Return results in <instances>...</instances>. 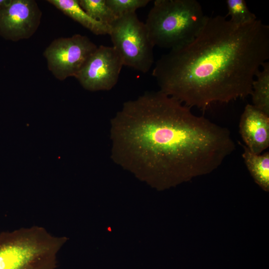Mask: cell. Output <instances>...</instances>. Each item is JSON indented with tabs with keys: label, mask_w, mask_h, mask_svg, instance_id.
I'll return each mask as SVG.
<instances>
[{
	"label": "cell",
	"mask_w": 269,
	"mask_h": 269,
	"mask_svg": "<svg viewBox=\"0 0 269 269\" xmlns=\"http://www.w3.org/2000/svg\"><path fill=\"white\" fill-rule=\"evenodd\" d=\"M160 91L125 102L111 119L115 163L158 185L219 166L235 149L230 132Z\"/></svg>",
	"instance_id": "6da1fadb"
},
{
	"label": "cell",
	"mask_w": 269,
	"mask_h": 269,
	"mask_svg": "<svg viewBox=\"0 0 269 269\" xmlns=\"http://www.w3.org/2000/svg\"><path fill=\"white\" fill-rule=\"evenodd\" d=\"M269 58V26L261 20L238 25L220 15L207 16L190 42L171 49L152 72L159 91L203 111L215 103L251 95Z\"/></svg>",
	"instance_id": "7a4b0ae2"
},
{
	"label": "cell",
	"mask_w": 269,
	"mask_h": 269,
	"mask_svg": "<svg viewBox=\"0 0 269 269\" xmlns=\"http://www.w3.org/2000/svg\"><path fill=\"white\" fill-rule=\"evenodd\" d=\"M207 16L196 0H155L144 23L153 46L171 50L192 41Z\"/></svg>",
	"instance_id": "3957f363"
},
{
	"label": "cell",
	"mask_w": 269,
	"mask_h": 269,
	"mask_svg": "<svg viewBox=\"0 0 269 269\" xmlns=\"http://www.w3.org/2000/svg\"><path fill=\"white\" fill-rule=\"evenodd\" d=\"M67 238L33 226L0 234V269H56Z\"/></svg>",
	"instance_id": "277c9868"
},
{
	"label": "cell",
	"mask_w": 269,
	"mask_h": 269,
	"mask_svg": "<svg viewBox=\"0 0 269 269\" xmlns=\"http://www.w3.org/2000/svg\"><path fill=\"white\" fill-rule=\"evenodd\" d=\"M109 35L124 66L143 73L149 71L154 63V46L136 12L118 17L110 25Z\"/></svg>",
	"instance_id": "5b68a950"
},
{
	"label": "cell",
	"mask_w": 269,
	"mask_h": 269,
	"mask_svg": "<svg viewBox=\"0 0 269 269\" xmlns=\"http://www.w3.org/2000/svg\"><path fill=\"white\" fill-rule=\"evenodd\" d=\"M98 46L87 36L79 34L54 39L43 55L49 70L62 81L75 77Z\"/></svg>",
	"instance_id": "8992f818"
},
{
	"label": "cell",
	"mask_w": 269,
	"mask_h": 269,
	"mask_svg": "<svg viewBox=\"0 0 269 269\" xmlns=\"http://www.w3.org/2000/svg\"><path fill=\"white\" fill-rule=\"evenodd\" d=\"M123 66L121 57L113 46L100 45L75 78L87 90L108 91L117 84Z\"/></svg>",
	"instance_id": "52a82bcc"
},
{
	"label": "cell",
	"mask_w": 269,
	"mask_h": 269,
	"mask_svg": "<svg viewBox=\"0 0 269 269\" xmlns=\"http://www.w3.org/2000/svg\"><path fill=\"white\" fill-rule=\"evenodd\" d=\"M42 12L34 0H10L0 10V35L12 41L30 38L40 23Z\"/></svg>",
	"instance_id": "ba28073f"
},
{
	"label": "cell",
	"mask_w": 269,
	"mask_h": 269,
	"mask_svg": "<svg viewBox=\"0 0 269 269\" xmlns=\"http://www.w3.org/2000/svg\"><path fill=\"white\" fill-rule=\"evenodd\" d=\"M239 132L248 148L260 154L269 146V115L247 104L240 118Z\"/></svg>",
	"instance_id": "9c48e42d"
},
{
	"label": "cell",
	"mask_w": 269,
	"mask_h": 269,
	"mask_svg": "<svg viewBox=\"0 0 269 269\" xmlns=\"http://www.w3.org/2000/svg\"><path fill=\"white\" fill-rule=\"evenodd\" d=\"M47 1L94 34H109L110 26L90 16L80 6L78 0H48Z\"/></svg>",
	"instance_id": "30bf717a"
},
{
	"label": "cell",
	"mask_w": 269,
	"mask_h": 269,
	"mask_svg": "<svg viewBox=\"0 0 269 269\" xmlns=\"http://www.w3.org/2000/svg\"><path fill=\"white\" fill-rule=\"evenodd\" d=\"M244 151L242 157L248 169L256 181L264 189H268L269 184V152L256 154L248 147L241 144Z\"/></svg>",
	"instance_id": "8fae6325"
},
{
	"label": "cell",
	"mask_w": 269,
	"mask_h": 269,
	"mask_svg": "<svg viewBox=\"0 0 269 269\" xmlns=\"http://www.w3.org/2000/svg\"><path fill=\"white\" fill-rule=\"evenodd\" d=\"M262 67L253 83L251 96L253 105L269 115V62H265Z\"/></svg>",
	"instance_id": "7c38bea8"
},
{
	"label": "cell",
	"mask_w": 269,
	"mask_h": 269,
	"mask_svg": "<svg viewBox=\"0 0 269 269\" xmlns=\"http://www.w3.org/2000/svg\"><path fill=\"white\" fill-rule=\"evenodd\" d=\"M82 9L92 18L110 25L117 18L107 5L106 0H78Z\"/></svg>",
	"instance_id": "4fadbf2b"
},
{
	"label": "cell",
	"mask_w": 269,
	"mask_h": 269,
	"mask_svg": "<svg viewBox=\"0 0 269 269\" xmlns=\"http://www.w3.org/2000/svg\"><path fill=\"white\" fill-rule=\"evenodd\" d=\"M228 13L225 16H230L229 19L238 25L246 24L257 19L256 15L249 9L244 0H227L226 1Z\"/></svg>",
	"instance_id": "5bb4252c"
},
{
	"label": "cell",
	"mask_w": 269,
	"mask_h": 269,
	"mask_svg": "<svg viewBox=\"0 0 269 269\" xmlns=\"http://www.w3.org/2000/svg\"><path fill=\"white\" fill-rule=\"evenodd\" d=\"M149 0H106V3L118 18L135 12L137 9L145 6Z\"/></svg>",
	"instance_id": "9a60e30c"
},
{
	"label": "cell",
	"mask_w": 269,
	"mask_h": 269,
	"mask_svg": "<svg viewBox=\"0 0 269 269\" xmlns=\"http://www.w3.org/2000/svg\"><path fill=\"white\" fill-rule=\"evenodd\" d=\"M10 0H0V10L10 2Z\"/></svg>",
	"instance_id": "2e32d148"
}]
</instances>
